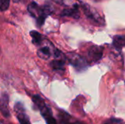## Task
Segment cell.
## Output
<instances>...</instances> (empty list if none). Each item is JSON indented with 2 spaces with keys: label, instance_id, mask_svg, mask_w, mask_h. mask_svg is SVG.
Listing matches in <instances>:
<instances>
[{
  "label": "cell",
  "instance_id": "obj_11",
  "mask_svg": "<svg viewBox=\"0 0 125 124\" xmlns=\"http://www.w3.org/2000/svg\"><path fill=\"white\" fill-rule=\"evenodd\" d=\"M30 36L32 38V43L39 45L42 42V35L37 31H30Z\"/></svg>",
  "mask_w": 125,
  "mask_h": 124
},
{
  "label": "cell",
  "instance_id": "obj_7",
  "mask_svg": "<svg viewBox=\"0 0 125 124\" xmlns=\"http://www.w3.org/2000/svg\"><path fill=\"white\" fill-rule=\"evenodd\" d=\"M51 56V51L49 47L48 46H44L38 49L37 50V56L43 60H47Z\"/></svg>",
  "mask_w": 125,
  "mask_h": 124
},
{
  "label": "cell",
  "instance_id": "obj_9",
  "mask_svg": "<svg viewBox=\"0 0 125 124\" xmlns=\"http://www.w3.org/2000/svg\"><path fill=\"white\" fill-rule=\"evenodd\" d=\"M64 59H56L51 62L50 65L53 69L57 71H64Z\"/></svg>",
  "mask_w": 125,
  "mask_h": 124
},
{
  "label": "cell",
  "instance_id": "obj_12",
  "mask_svg": "<svg viewBox=\"0 0 125 124\" xmlns=\"http://www.w3.org/2000/svg\"><path fill=\"white\" fill-rule=\"evenodd\" d=\"M68 117H69V115L65 113L63 114L62 116H61V120H62L61 123H62V124H86L83 123V122H80V121H75V122H73V123H70L69 121L70 118Z\"/></svg>",
  "mask_w": 125,
  "mask_h": 124
},
{
  "label": "cell",
  "instance_id": "obj_14",
  "mask_svg": "<svg viewBox=\"0 0 125 124\" xmlns=\"http://www.w3.org/2000/svg\"></svg>",
  "mask_w": 125,
  "mask_h": 124
},
{
  "label": "cell",
  "instance_id": "obj_10",
  "mask_svg": "<svg viewBox=\"0 0 125 124\" xmlns=\"http://www.w3.org/2000/svg\"><path fill=\"white\" fill-rule=\"evenodd\" d=\"M62 15L63 16H70L74 18H78L80 17L79 11L77 8L75 9H66L64 10L62 12Z\"/></svg>",
  "mask_w": 125,
  "mask_h": 124
},
{
  "label": "cell",
  "instance_id": "obj_5",
  "mask_svg": "<svg viewBox=\"0 0 125 124\" xmlns=\"http://www.w3.org/2000/svg\"><path fill=\"white\" fill-rule=\"evenodd\" d=\"M103 48L100 46L92 47L88 53L89 57L92 61H97L101 59L103 56Z\"/></svg>",
  "mask_w": 125,
  "mask_h": 124
},
{
  "label": "cell",
  "instance_id": "obj_4",
  "mask_svg": "<svg viewBox=\"0 0 125 124\" xmlns=\"http://www.w3.org/2000/svg\"><path fill=\"white\" fill-rule=\"evenodd\" d=\"M9 96L7 94L4 93L0 97V112L5 118H9L10 113L9 111Z\"/></svg>",
  "mask_w": 125,
  "mask_h": 124
},
{
  "label": "cell",
  "instance_id": "obj_1",
  "mask_svg": "<svg viewBox=\"0 0 125 124\" xmlns=\"http://www.w3.org/2000/svg\"><path fill=\"white\" fill-rule=\"evenodd\" d=\"M28 11L32 16L37 18V24L40 27L43 25L45 18L51 13L52 10L48 6L40 7L37 3L31 2L28 6Z\"/></svg>",
  "mask_w": 125,
  "mask_h": 124
},
{
  "label": "cell",
  "instance_id": "obj_6",
  "mask_svg": "<svg viewBox=\"0 0 125 124\" xmlns=\"http://www.w3.org/2000/svg\"><path fill=\"white\" fill-rule=\"evenodd\" d=\"M40 111L42 116L45 120L47 124H57L56 119L53 117L51 110L47 105H45L44 107L40 110Z\"/></svg>",
  "mask_w": 125,
  "mask_h": 124
},
{
  "label": "cell",
  "instance_id": "obj_8",
  "mask_svg": "<svg viewBox=\"0 0 125 124\" xmlns=\"http://www.w3.org/2000/svg\"><path fill=\"white\" fill-rule=\"evenodd\" d=\"M113 44L117 49H122L125 47V35H116L114 37Z\"/></svg>",
  "mask_w": 125,
  "mask_h": 124
},
{
  "label": "cell",
  "instance_id": "obj_3",
  "mask_svg": "<svg viewBox=\"0 0 125 124\" xmlns=\"http://www.w3.org/2000/svg\"><path fill=\"white\" fill-rule=\"evenodd\" d=\"M14 110L16 114L17 119L18 120L20 124H31L29 117L25 113L23 105L21 102H17L15 105Z\"/></svg>",
  "mask_w": 125,
  "mask_h": 124
},
{
  "label": "cell",
  "instance_id": "obj_13",
  "mask_svg": "<svg viewBox=\"0 0 125 124\" xmlns=\"http://www.w3.org/2000/svg\"><path fill=\"white\" fill-rule=\"evenodd\" d=\"M10 0H0V11L4 12L10 7Z\"/></svg>",
  "mask_w": 125,
  "mask_h": 124
},
{
  "label": "cell",
  "instance_id": "obj_2",
  "mask_svg": "<svg viewBox=\"0 0 125 124\" xmlns=\"http://www.w3.org/2000/svg\"><path fill=\"white\" fill-rule=\"evenodd\" d=\"M67 58L69 62L78 70H83L88 66L86 59L77 53H70L67 55Z\"/></svg>",
  "mask_w": 125,
  "mask_h": 124
}]
</instances>
